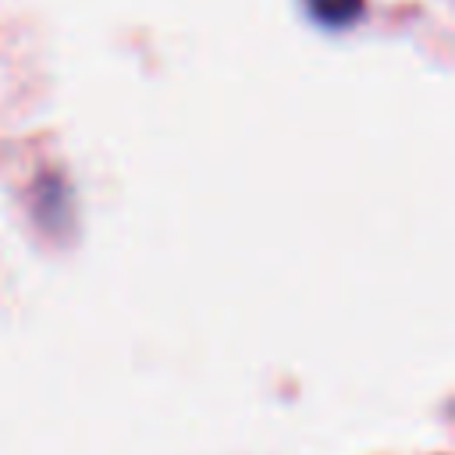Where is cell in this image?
Listing matches in <instances>:
<instances>
[{"mask_svg":"<svg viewBox=\"0 0 455 455\" xmlns=\"http://www.w3.org/2000/svg\"><path fill=\"white\" fill-rule=\"evenodd\" d=\"M309 14L320 21V25H331V28H341V25H352L363 11V0H306Z\"/></svg>","mask_w":455,"mask_h":455,"instance_id":"1","label":"cell"}]
</instances>
